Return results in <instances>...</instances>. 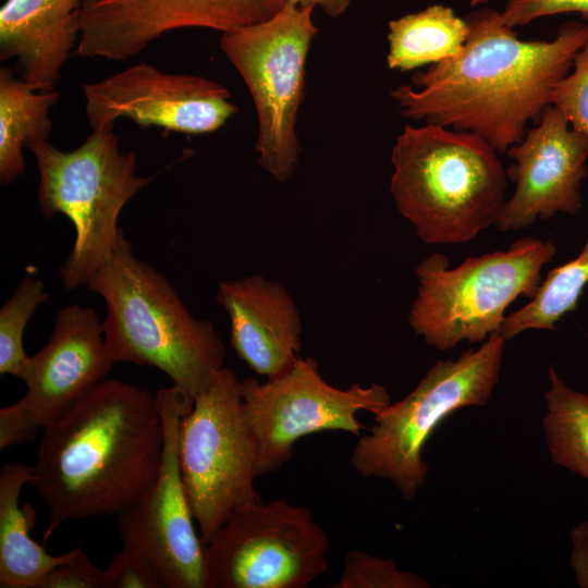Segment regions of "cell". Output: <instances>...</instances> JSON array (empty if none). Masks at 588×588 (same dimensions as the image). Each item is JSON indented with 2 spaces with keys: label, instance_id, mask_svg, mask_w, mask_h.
<instances>
[{
  "label": "cell",
  "instance_id": "24",
  "mask_svg": "<svg viewBox=\"0 0 588 588\" xmlns=\"http://www.w3.org/2000/svg\"><path fill=\"white\" fill-rule=\"evenodd\" d=\"M49 299L41 280L25 275L0 309V373L22 380L29 356L23 335L37 308Z\"/></svg>",
  "mask_w": 588,
  "mask_h": 588
},
{
  "label": "cell",
  "instance_id": "15",
  "mask_svg": "<svg viewBox=\"0 0 588 588\" xmlns=\"http://www.w3.org/2000/svg\"><path fill=\"white\" fill-rule=\"evenodd\" d=\"M514 160L506 171L515 183L494 225L516 231L556 213H576L583 206L581 181L587 176L588 138L573 130L553 106L542 111L537 126L511 146Z\"/></svg>",
  "mask_w": 588,
  "mask_h": 588
},
{
  "label": "cell",
  "instance_id": "5",
  "mask_svg": "<svg viewBox=\"0 0 588 588\" xmlns=\"http://www.w3.org/2000/svg\"><path fill=\"white\" fill-rule=\"evenodd\" d=\"M39 173L37 201L46 219L68 217L75 230L73 248L59 269L66 290L87 285L114 250L119 216L151 177L136 174L137 157L122 152L109 128L93 130L74 150L63 151L48 139L26 144Z\"/></svg>",
  "mask_w": 588,
  "mask_h": 588
},
{
  "label": "cell",
  "instance_id": "26",
  "mask_svg": "<svg viewBox=\"0 0 588 588\" xmlns=\"http://www.w3.org/2000/svg\"><path fill=\"white\" fill-rule=\"evenodd\" d=\"M550 103L573 130L588 138V37L575 54L569 73L554 87Z\"/></svg>",
  "mask_w": 588,
  "mask_h": 588
},
{
  "label": "cell",
  "instance_id": "4",
  "mask_svg": "<svg viewBox=\"0 0 588 588\" xmlns=\"http://www.w3.org/2000/svg\"><path fill=\"white\" fill-rule=\"evenodd\" d=\"M482 137L433 124L406 125L391 152L390 194L425 244H464L495 225L507 174Z\"/></svg>",
  "mask_w": 588,
  "mask_h": 588
},
{
  "label": "cell",
  "instance_id": "3",
  "mask_svg": "<svg viewBox=\"0 0 588 588\" xmlns=\"http://www.w3.org/2000/svg\"><path fill=\"white\" fill-rule=\"evenodd\" d=\"M87 287L105 301L102 331L114 364L155 367L193 399L225 367L213 324L195 318L170 281L134 255L123 230Z\"/></svg>",
  "mask_w": 588,
  "mask_h": 588
},
{
  "label": "cell",
  "instance_id": "28",
  "mask_svg": "<svg viewBox=\"0 0 588 588\" xmlns=\"http://www.w3.org/2000/svg\"><path fill=\"white\" fill-rule=\"evenodd\" d=\"M37 588H103V569L96 566L81 548L48 572Z\"/></svg>",
  "mask_w": 588,
  "mask_h": 588
},
{
  "label": "cell",
  "instance_id": "29",
  "mask_svg": "<svg viewBox=\"0 0 588 588\" xmlns=\"http://www.w3.org/2000/svg\"><path fill=\"white\" fill-rule=\"evenodd\" d=\"M571 12L588 21V0H506L500 14L503 23L514 28L539 17Z\"/></svg>",
  "mask_w": 588,
  "mask_h": 588
},
{
  "label": "cell",
  "instance_id": "9",
  "mask_svg": "<svg viewBox=\"0 0 588 588\" xmlns=\"http://www.w3.org/2000/svg\"><path fill=\"white\" fill-rule=\"evenodd\" d=\"M180 464L204 546L238 507L262 502L257 452L243 413L241 381L223 367L194 399L180 428Z\"/></svg>",
  "mask_w": 588,
  "mask_h": 588
},
{
  "label": "cell",
  "instance_id": "8",
  "mask_svg": "<svg viewBox=\"0 0 588 588\" xmlns=\"http://www.w3.org/2000/svg\"><path fill=\"white\" fill-rule=\"evenodd\" d=\"M313 11L287 0L269 20L222 33L219 41L255 106L258 164L281 183L295 173L302 152L296 121L306 61L318 33Z\"/></svg>",
  "mask_w": 588,
  "mask_h": 588
},
{
  "label": "cell",
  "instance_id": "10",
  "mask_svg": "<svg viewBox=\"0 0 588 588\" xmlns=\"http://www.w3.org/2000/svg\"><path fill=\"white\" fill-rule=\"evenodd\" d=\"M311 511L285 500L236 509L204 547L205 588H306L328 569Z\"/></svg>",
  "mask_w": 588,
  "mask_h": 588
},
{
  "label": "cell",
  "instance_id": "21",
  "mask_svg": "<svg viewBox=\"0 0 588 588\" xmlns=\"http://www.w3.org/2000/svg\"><path fill=\"white\" fill-rule=\"evenodd\" d=\"M468 36L466 20L433 4L389 22L387 64L407 72L457 57Z\"/></svg>",
  "mask_w": 588,
  "mask_h": 588
},
{
  "label": "cell",
  "instance_id": "13",
  "mask_svg": "<svg viewBox=\"0 0 588 588\" xmlns=\"http://www.w3.org/2000/svg\"><path fill=\"white\" fill-rule=\"evenodd\" d=\"M82 89L91 130H112L124 118L142 128L200 135L216 132L238 111L223 85L198 75L162 72L145 62Z\"/></svg>",
  "mask_w": 588,
  "mask_h": 588
},
{
  "label": "cell",
  "instance_id": "16",
  "mask_svg": "<svg viewBox=\"0 0 588 588\" xmlns=\"http://www.w3.org/2000/svg\"><path fill=\"white\" fill-rule=\"evenodd\" d=\"M97 314L73 303L56 316L44 347L29 356L24 396L14 409L38 431L68 413L113 366Z\"/></svg>",
  "mask_w": 588,
  "mask_h": 588
},
{
  "label": "cell",
  "instance_id": "31",
  "mask_svg": "<svg viewBox=\"0 0 588 588\" xmlns=\"http://www.w3.org/2000/svg\"><path fill=\"white\" fill-rule=\"evenodd\" d=\"M35 431L12 407L0 409V449L22 444L35 438Z\"/></svg>",
  "mask_w": 588,
  "mask_h": 588
},
{
  "label": "cell",
  "instance_id": "33",
  "mask_svg": "<svg viewBox=\"0 0 588 588\" xmlns=\"http://www.w3.org/2000/svg\"><path fill=\"white\" fill-rule=\"evenodd\" d=\"M489 0H469V3L471 7H476V5H479V4H483L486 2H488Z\"/></svg>",
  "mask_w": 588,
  "mask_h": 588
},
{
  "label": "cell",
  "instance_id": "27",
  "mask_svg": "<svg viewBox=\"0 0 588 588\" xmlns=\"http://www.w3.org/2000/svg\"><path fill=\"white\" fill-rule=\"evenodd\" d=\"M103 588H162L151 563L136 547L123 543L103 568Z\"/></svg>",
  "mask_w": 588,
  "mask_h": 588
},
{
  "label": "cell",
  "instance_id": "17",
  "mask_svg": "<svg viewBox=\"0 0 588 588\" xmlns=\"http://www.w3.org/2000/svg\"><path fill=\"white\" fill-rule=\"evenodd\" d=\"M216 298L230 319L231 346L253 371L271 379L294 365L303 323L283 284L259 274L226 280Z\"/></svg>",
  "mask_w": 588,
  "mask_h": 588
},
{
  "label": "cell",
  "instance_id": "19",
  "mask_svg": "<svg viewBox=\"0 0 588 588\" xmlns=\"http://www.w3.org/2000/svg\"><path fill=\"white\" fill-rule=\"evenodd\" d=\"M30 470L32 466L22 463H7L0 471L1 588H37L42 577L70 555V551L51 555L29 536L35 512L28 504L21 507L19 499Z\"/></svg>",
  "mask_w": 588,
  "mask_h": 588
},
{
  "label": "cell",
  "instance_id": "12",
  "mask_svg": "<svg viewBox=\"0 0 588 588\" xmlns=\"http://www.w3.org/2000/svg\"><path fill=\"white\" fill-rule=\"evenodd\" d=\"M156 400L164 433L161 467L152 486L117 516L120 537L147 556L162 588H205V546L194 526L179 448L181 422L194 399L171 385Z\"/></svg>",
  "mask_w": 588,
  "mask_h": 588
},
{
  "label": "cell",
  "instance_id": "18",
  "mask_svg": "<svg viewBox=\"0 0 588 588\" xmlns=\"http://www.w3.org/2000/svg\"><path fill=\"white\" fill-rule=\"evenodd\" d=\"M84 0H7L0 9V60L21 78L52 89L81 34Z\"/></svg>",
  "mask_w": 588,
  "mask_h": 588
},
{
  "label": "cell",
  "instance_id": "6",
  "mask_svg": "<svg viewBox=\"0 0 588 588\" xmlns=\"http://www.w3.org/2000/svg\"><path fill=\"white\" fill-rule=\"evenodd\" d=\"M505 339L491 334L456 359L436 362L403 400L375 414L360 434L350 463L365 478L390 481L403 499L413 500L428 476L424 448L437 427L466 406H485L500 379Z\"/></svg>",
  "mask_w": 588,
  "mask_h": 588
},
{
  "label": "cell",
  "instance_id": "20",
  "mask_svg": "<svg viewBox=\"0 0 588 588\" xmlns=\"http://www.w3.org/2000/svg\"><path fill=\"white\" fill-rule=\"evenodd\" d=\"M58 91L41 89L8 68L0 69V182L7 185L25 171L23 148L33 139H48L50 111Z\"/></svg>",
  "mask_w": 588,
  "mask_h": 588
},
{
  "label": "cell",
  "instance_id": "1",
  "mask_svg": "<svg viewBox=\"0 0 588 588\" xmlns=\"http://www.w3.org/2000/svg\"><path fill=\"white\" fill-rule=\"evenodd\" d=\"M463 51L411 76L391 90L400 114L413 121L470 132L499 154L525 136L588 37L580 22L563 24L552 40H522L499 11L466 16Z\"/></svg>",
  "mask_w": 588,
  "mask_h": 588
},
{
  "label": "cell",
  "instance_id": "25",
  "mask_svg": "<svg viewBox=\"0 0 588 588\" xmlns=\"http://www.w3.org/2000/svg\"><path fill=\"white\" fill-rule=\"evenodd\" d=\"M331 588H429L417 574L402 571L394 561L352 550L344 556L343 569Z\"/></svg>",
  "mask_w": 588,
  "mask_h": 588
},
{
  "label": "cell",
  "instance_id": "30",
  "mask_svg": "<svg viewBox=\"0 0 588 588\" xmlns=\"http://www.w3.org/2000/svg\"><path fill=\"white\" fill-rule=\"evenodd\" d=\"M569 537V565L575 581L580 588H588V519L576 524Z\"/></svg>",
  "mask_w": 588,
  "mask_h": 588
},
{
  "label": "cell",
  "instance_id": "2",
  "mask_svg": "<svg viewBox=\"0 0 588 588\" xmlns=\"http://www.w3.org/2000/svg\"><path fill=\"white\" fill-rule=\"evenodd\" d=\"M164 433L156 395L105 379L42 429L28 485L49 511L44 542L63 523L118 516L156 481Z\"/></svg>",
  "mask_w": 588,
  "mask_h": 588
},
{
  "label": "cell",
  "instance_id": "22",
  "mask_svg": "<svg viewBox=\"0 0 588 588\" xmlns=\"http://www.w3.org/2000/svg\"><path fill=\"white\" fill-rule=\"evenodd\" d=\"M542 429L554 464L588 480V393L569 388L550 365Z\"/></svg>",
  "mask_w": 588,
  "mask_h": 588
},
{
  "label": "cell",
  "instance_id": "11",
  "mask_svg": "<svg viewBox=\"0 0 588 588\" xmlns=\"http://www.w3.org/2000/svg\"><path fill=\"white\" fill-rule=\"evenodd\" d=\"M241 393L259 476L279 471L292 458L296 441L306 436L345 431L358 438L365 426L357 414L375 415L391 403L388 390L378 383L331 385L311 357H298L287 371L266 382L244 378Z\"/></svg>",
  "mask_w": 588,
  "mask_h": 588
},
{
  "label": "cell",
  "instance_id": "23",
  "mask_svg": "<svg viewBox=\"0 0 588 588\" xmlns=\"http://www.w3.org/2000/svg\"><path fill=\"white\" fill-rule=\"evenodd\" d=\"M587 284L588 240L576 258L547 273L528 304L505 316L499 333L510 340L527 330H556V323L576 309Z\"/></svg>",
  "mask_w": 588,
  "mask_h": 588
},
{
  "label": "cell",
  "instance_id": "32",
  "mask_svg": "<svg viewBox=\"0 0 588 588\" xmlns=\"http://www.w3.org/2000/svg\"><path fill=\"white\" fill-rule=\"evenodd\" d=\"M299 9L320 7L331 17H339L350 7L352 0H289Z\"/></svg>",
  "mask_w": 588,
  "mask_h": 588
},
{
  "label": "cell",
  "instance_id": "7",
  "mask_svg": "<svg viewBox=\"0 0 588 588\" xmlns=\"http://www.w3.org/2000/svg\"><path fill=\"white\" fill-rule=\"evenodd\" d=\"M555 254L552 241L531 236L506 250L468 257L454 268L445 255L433 253L415 268L418 286L408 324L439 351L464 341L483 342L500 332L507 307L518 296L536 294L541 269Z\"/></svg>",
  "mask_w": 588,
  "mask_h": 588
},
{
  "label": "cell",
  "instance_id": "14",
  "mask_svg": "<svg viewBox=\"0 0 588 588\" xmlns=\"http://www.w3.org/2000/svg\"><path fill=\"white\" fill-rule=\"evenodd\" d=\"M287 0H84L76 53L124 61L166 33L208 28L222 33L265 22Z\"/></svg>",
  "mask_w": 588,
  "mask_h": 588
}]
</instances>
